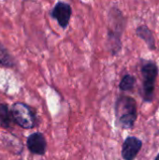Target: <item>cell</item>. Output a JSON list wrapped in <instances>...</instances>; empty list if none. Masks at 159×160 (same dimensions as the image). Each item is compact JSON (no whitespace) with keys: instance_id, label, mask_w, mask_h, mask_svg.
<instances>
[{"instance_id":"11","label":"cell","mask_w":159,"mask_h":160,"mask_svg":"<svg viewBox=\"0 0 159 160\" xmlns=\"http://www.w3.org/2000/svg\"><path fill=\"white\" fill-rule=\"evenodd\" d=\"M135 84H136V78L130 74H127L122 78L120 84H119V88L125 92L131 91L134 88Z\"/></svg>"},{"instance_id":"2","label":"cell","mask_w":159,"mask_h":160,"mask_svg":"<svg viewBox=\"0 0 159 160\" xmlns=\"http://www.w3.org/2000/svg\"><path fill=\"white\" fill-rule=\"evenodd\" d=\"M115 115L123 128H133L138 116L136 100L128 96H121L115 104Z\"/></svg>"},{"instance_id":"4","label":"cell","mask_w":159,"mask_h":160,"mask_svg":"<svg viewBox=\"0 0 159 160\" xmlns=\"http://www.w3.org/2000/svg\"><path fill=\"white\" fill-rule=\"evenodd\" d=\"M11 117L15 121V123L24 128L31 129L35 127L36 117L29 106L22 102H16L12 105L10 110Z\"/></svg>"},{"instance_id":"1","label":"cell","mask_w":159,"mask_h":160,"mask_svg":"<svg viewBox=\"0 0 159 160\" xmlns=\"http://www.w3.org/2000/svg\"><path fill=\"white\" fill-rule=\"evenodd\" d=\"M109 15L110 26L108 30L107 45L112 54L116 55L122 48L121 37L125 29L126 21L123 13L116 8H112Z\"/></svg>"},{"instance_id":"3","label":"cell","mask_w":159,"mask_h":160,"mask_svg":"<svg viewBox=\"0 0 159 160\" xmlns=\"http://www.w3.org/2000/svg\"><path fill=\"white\" fill-rule=\"evenodd\" d=\"M141 71L143 79V98L146 102H152L154 99L156 81L158 75V67L153 61H146L142 66Z\"/></svg>"},{"instance_id":"5","label":"cell","mask_w":159,"mask_h":160,"mask_svg":"<svg viewBox=\"0 0 159 160\" xmlns=\"http://www.w3.org/2000/svg\"><path fill=\"white\" fill-rule=\"evenodd\" d=\"M72 14L71 6L66 2H58L52 8L51 11V16L52 19L56 20L58 24L63 28L66 29Z\"/></svg>"},{"instance_id":"10","label":"cell","mask_w":159,"mask_h":160,"mask_svg":"<svg viewBox=\"0 0 159 160\" xmlns=\"http://www.w3.org/2000/svg\"><path fill=\"white\" fill-rule=\"evenodd\" d=\"M11 113L6 104H0V127L7 128L11 124Z\"/></svg>"},{"instance_id":"6","label":"cell","mask_w":159,"mask_h":160,"mask_svg":"<svg viewBox=\"0 0 159 160\" xmlns=\"http://www.w3.org/2000/svg\"><path fill=\"white\" fill-rule=\"evenodd\" d=\"M29 151L34 155L43 156L47 149V142L45 137L40 132H35L28 136L26 141Z\"/></svg>"},{"instance_id":"8","label":"cell","mask_w":159,"mask_h":160,"mask_svg":"<svg viewBox=\"0 0 159 160\" xmlns=\"http://www.w3.org/2000/svg\"><path fill=\"white\" fill-rule=\"evenodd\" d=\"M136 35L142 38L149 48V50L154 51L156 50V39L152 30L147 25H140L136 29Z\"/></svg>"},{"instance_id":"12","label":"cell","mask_w":159,"mask_h":160,"mask_svg":"<svg viewBox=\"0 0 159 160\" xmlns=\"http://www.w3.org/2000/svg\"><path fill=\"white\" fill-rule=\"evenodd\" d=\"M155 160H159V154L157 156V158H156V159Z\"/></svg>"},{"instance_id":"9","label":"cell","mask_w":159,"mask_h":160,"mask_svg":"<svg viewBox=\"0 0 159 160\" xmlns=\"http://www.w3.org/2000/svg\"><path fill=\"white\" fill-rule=\"evenodd\" d=\"M16 65L14 57L10 54L8 50L0 43V67L12 68Z\"/></svg>"},{"instance_id":"7","label":"cell","mask_w":159,"mask_h":160,"mask_svg":"<svg viewBox=\"0 0 159 160\" xmlns=\"http://www.w3.org/2000/svg\"><path fill=\"white\" fill-rule=\"evenodd\" d=\"M142 146V142L136 137H127L123 143L122 158L125 160H134Z\"/></svg>"}]
</instances>
